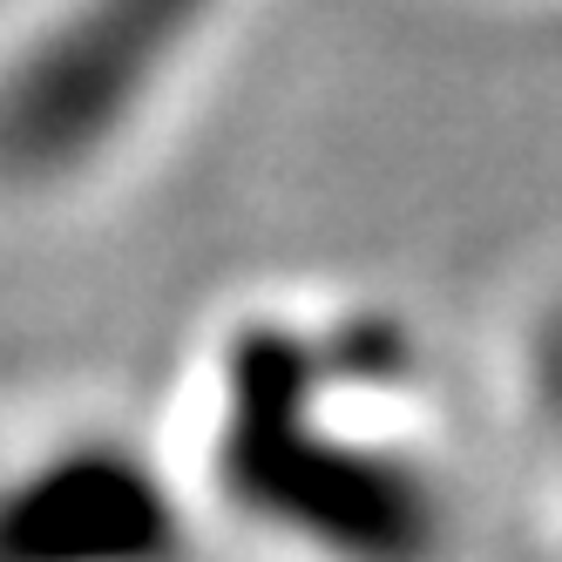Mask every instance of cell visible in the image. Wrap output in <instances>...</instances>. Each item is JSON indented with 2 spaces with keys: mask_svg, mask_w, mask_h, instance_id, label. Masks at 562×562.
Masks as SVG:
<instances>
[{
  "mask_svg": "<svg viewBox=\"0 0 562 562\" xmlns=\"http://www.w3.org/2000/svg\"><path fill=\"white\" fill-rule=\"evenodd\" d=\"M183 468L75 420L0 434V562H190Z\"/></svg>",
  "mask_w": 562,
  "mask_h": 562,
  "instance_id": "cell-3",
  "label": "cell"
},
{
  "mask_svg": "<svg viewBox=\"0 0 562 562\" xmlns=\"http://www.w3.org/2000/svg\"><path fill=\"white\" fill-rule=\"evenodd\" d=\"M529 434L562 495V305L536 326V346H529Z\"/></svg>",
  "mask_w": 562,
  "mask_h": 562,
  "instance_id": "cell-4",
  "label": "cell"
},
{
  "mask_svg": "<svg viewBox=\"0 0 562 562\" xmlns=\"http://www.w3.org/2000/svg\"><path fill=\"white\" fill-rule=\"evenodd\" d=\"M237 0H42L0 48V177L82 183L211 55Z\"/></svg>",
  "mask_w": 562,
  "mask_h": 562,
  "instance_id": "cell-2",
  "label": "cell"
},
{
  "mask_svg": "<svg viewBox=\"0 0 562 562\" xmlns=\"http://www.w3.org/2000/svg\"><path fill=\"white\" fill-rule=\"evenodd\" d=\"M190 502L271 562H461L468 488L434 359L359 299H258L211 333Z\"/></svg>",
  "mask_w": 562,
  "mask_h": 562,
  "instance_id": "cell-1",
  "label": "cell"
}]
</instances>
